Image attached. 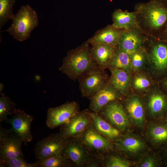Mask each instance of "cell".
Segmentation results:
<instances>
[{"label": "cell", "mask_w": 167, "mask_h": 167, "mask_svg": "<svg viewBox=\"0 0 167 167\" xmlns=\"http://www.w3.org/2000/svg\"><path fill=\"white\" fill-rule=\"evenodd\" d=\"M92 125V118L85 111H79L60 126L59 133L64 138H79Z\"/></svg>", "instance_id": "cell-8"}, {"label": "cell", "mask_w": 167, "mask_h": 167, "mask_svg": "<svg viewBox=\"0 0 167 167\" xmlns=\"http://www.w3.org/2000/svg\"><path fill=\"white\" fill-rule=\"evenodd\" d=\"M159 39L167 41V24Z\"/></svg>", "instance_id": "cell-34"}, {"label": "cell", "mask_w": 167, "mask_h": 167, "mask_svg": "<svg viewBox=\"0 0 167 167\" xmlns=\"http://www.w3.org/2000/svg\"><path fill=\"white\" fill-rule=\"evenodd\" d=\"M123 30L115 28L111 24L109 25L98 31L87 42L92 45L102 44L116 47Z\"/></svg>", "instance_id": "cell-16"}, {"label": "cell", "mask_w": 167, "mask_h": 167, "mask_svg": "<svg viewBox=\"0 0 167 167\" xmlns=\"http://www.w3.org/2000/svg\"><path fill=\"white\" fill-rule=\"evenodd\" d=\"M148 107L153 116L163 119L167 111V94L158 89L150 97Z\"/></svg>", "instance_id": "cell-19"}, {"label": "cell", "mask_w": 167, "mask_h": 167, "mask_svg": "<svg viewBox=\"0 0 167 167\" xmlns=\"http://www.w3.org/2000/svg\"><path fill=\"white\" fill-rule=\"evenodd\" d=\"M67 139L59 133L50 135L39 141L35 146L36 157L40 160L62 153Z\"/></svg>", "instance_id": "cell-10"}, {"label": "cell", "mask_w": 167, "mask_h": 167, "mask_svg": "<svg viewBox=\"0 0 167 167\" xmlns=\"http://www.w3.org/2000/svg\"><path fill=\"white\" fill-rule=\"evenodd\" d=\"M136 26L148 36L159 39L167 24V0H150L135 6Z\"/></svg>", "instance_id": "cell-1"}, {"label": "cell", "mask_w": 167, "mask_h": 167, "mask_svg": "<svg viewBox=\"0 0 167 167\" xmlns=\"http://www.w3.org/2000/svg\"><path fill=\"white\" fill-rule=\"evenodd\" d=\"M159 160H157L154 158L148 157L146 158L140 164L141 167H154L161 164Z\"/></svg>", "instance_id": "cell-33"}, {"label": "cell", "mask_w": 167, "mask_h": 167, "mask_svg": "<svg viewBox=\"0 0 167 167\" xmlns=\"http://www.w3.org/2000/svg\"><path fill=\"white\" fill-rule=\"evenodd\" d=\"M82 95L89 99L108 84L104 69L97 64L78 79Z\"/></svg>", "instance_id": "cell-5"}, {"label": "cell", "mask_w": 167, "mask_h": 167, "mask_svg": "<svg viewBox=\"0 0 167 167\" xmlns=\"http://www.w3.org/2000/svg\"><path fill=\"white\" fill-rule=\"evenodd\" d=\"M163 119L164 122L167 123V111L165 114Z\"/></svg>", "instance_id": "cell-37"}, {"label": "cell", "mask_w": 167, "mask_h": 167, "mask_svg": "<svg viewBox=\"0 0 167 167\" xmlns=\"http://www.w3.org/2000/svg\"><path fill=\"white\" fill-rule=\"evenodd\" d=\"M87 42L76 48L69 50L59 70L70 79L75 81L96 63L91 54Z\"/></svg>", "instance_id": "cell-2"}, {"label": "cell", "mask_w": 167, "mask_h": 167, "mask_svg": "<svg viewBox=\"0 0 167 167\" xmlns=\"http://www.w3.org/2000/svg\"><path fill=\"white\" fill-rule=\"evenodd\" d=\"M0 97V122L7 118L8 115H13L17 109L15 103L3 93L1 94Z\"/></svg>", "instance_id": "cell-28"}, {"label": "cell", "mask_w": 167, "mask_h": 167, "mask_svg": "<svg viewBox=\"0 0 167 167\" xmlns=\"http://www.w3.org/2000/svg\"><path fill=\"white\" fill-rule=\"evenodd\" d=\"M92 45L91 52L94 61L103 69L108 67L115 54L117 49L116 47L102 44H95Z\"/></svg>", "instance_id": "cell-18"}, {"label": "cell", "mask_w": 167, "mask_h": 167, "mask_svg": "<svg viewBox=\"0 0 167 167\" xmlns=\"http://www.w3.org/2000/svg\"><path fill=\"white\" fill-rule=\"evenodd\" d=\"M0 167H39L35 162L29 163L24 158L0 159Z\"/></svg>", "instance_id": "cell-29"}, {"label": "cell", "mask_w": 167, "mask_h": 167, "mask_svg": "<svg viewBox=\"0 0 167 167\" xmlns=\"http://www.w3.org/2000/svg\"><path fill=\"white\" fill-rule=\"evenodd\" d=\"M126 109L129 117L136 125L141 126L144 121V114L142 104L139 99L134 97L130 99L126 105Z\"/></svg>", "instance_id": "cell-23"}, {"label": "cell", "mask_w": 167, "mask_h": 167, "mask_svg": "<svg viewBox=\"0 0 167 167\" xmlns=\"http://www.w3.org/2000/svg\"><path fill=\"white\" fill-rule=\"evenodd\" d=\"M134 84L136 88L142 89L149 87L150 85V83L147 78L143 76H139L135 78Z\"/></svg>", "instance_id": "cell-32"}, {"label": "cell", "mask_w": 167, "mask_h": 167, "mask_svg": "<svg viewBox=\"0 0 167 167\" xmlns=\"http://www.w3.org/2000/svg\"><path fill=\"white\" fill-rule=\"evenodd\" d=\"M118 92L111 85L108 84L89 99L90 110L94 112L98 113L108 103L116 101L118 98Z\"/></svg>", "instance_id": "cell-15"}, {"label": "cell", "mask_w": 167, "mask_h": 167, "mask_svg": "<svg viewBox=\"0 0 167 167\" xmlns=\"http://www.w3.org/2000/svg\"><path fill=\"white\" fill-rule=\"evenodd\" d=\"M97 113L120 131H125L129 125L127 115L121 105L116 101L108 103Z\"/></svg>", "instance_id": "cell-12"}, {"label": "cell", "mask_w": 167, "mask_h": 167, "mask_svg": "<svg viewBox=\"0 0 167 167\" xmlns=\"http://www.w3.org/2000/svg\"><path fill=\"white\" fill-rule=\"evenodd\" d=\"M92 118V126L99 134L109 140L117 139L120 135L119 131L106 121L97 113L85 110Z\"/></svg>", "instance_id": "cell-17"}, {"label": "cell", "mask_w": 167, "mask_h": 167, "mask_svg": "<svg viewBox=\"0 0 167 167\" xmlns=\"http://www.w3.org/2000/svg\"><path fill=\"white\" fill-rule=\"evenodd\" d=\"M114 27L122 30H126L136 26L135 12L123 11L120 9L116 10L112 15Z\"/></svg>", "instance_id": "cell-20"}, {"label": "cell", "mask_w": 167, "mask_h": 167, "mask_svg": "<svg viewBox=\"0 0 167 167\" xmlns=\"http://www.w3.org/2000/svg\"><path fill=\"white\" fill-rule=\"evenodd\" d=\"M105 164L107 167H129L130 163L121 157L115 155H110L105 160Z\"/></svg>", "instance_id": "cell-31"}, {"label": "cell", "mask_w": 167, "mask_h": 167, "mask_svg": "<svg viewBox=\"0 0 167 167\" xmlns=\"http://www.w3.org/2000/svg\"><path fill=\"white\" fill-rule=\"evenodd\" d=\"M3 87V85L2 83H1L0 84V92H2V89H3V88L2 87Z\"/></svg>", "instance_id": "cell-38"}, {"label": "cell", "mask_w": 167, "mask_h": 167, "mask_svg": "<svg viewBox=\"0 0 167 167\" xmlns=\"http://www.w3.org/2000/svg\"><path fill=\"white\" fill-rule=\"evenodd\" d=\"M161 84L162 88L167 93V78L162 79Z\"/></svg>", "instance_id": "cell-35"}, {"label": "cell", "mask_w": 167, "mask_h": 167, "mask_svg": "<svg viewBox=\"0 0 167 167\" xmlns=\"http://www.w3.org/2000/svg\"><path fill=\"white\" fill-rule=\"evenodd\" d=\"M78 104L75 101L67 102L48 110L46 125L50 129L60 126L68 121L79 111Z\"/></svg>", "instance_id": "cell-11"}, {"label": "cell", "mask_w": 167, "mask_h": 167, "mask_svg": "<svg viewBox=\"0 0 167 167\" xmlns=\"http://www.w3.org/2000/svg\"><path fill=\"white\" fill-rule=\"evenodd\" d=\"M62 153L77 167H88L96 156L93 154L78 139L67 138Z\"/></svg>", "instance_id": "cell-7"}, {"label": "cell", "mask_w": 167, "mask_h": 167, "mask_svg": "<svg viewBox=\"0 0 167 167\" xmlns=\"http://www.w3.org/2000/svg\"><path fill=\"white\" fill-rule=\"evenodd\" d=\"M165 147L164 150V156L167 163V142L165 143Z\"/></svg>", "instance_id": "cell-36"}, {"label": "cell", "mask_w": 167, "mask_h": 167, "mask_svg": "<svg viewBox=\"0 0 167 167\" xmlns=\"http://www.w3.org/2000/svg\"><path fill=\"white\" fill-rule=\"evenodd\" d=\"M36 162L39 167H72L74 163L62 153L46 158L38 160Z\"/></svg>", "instance_id": "cell-24"}, {"label": "cell", "mask_w": 167, "mask_h": 167, "mask_svg": "<svg viewBox=\"0 0 167 167\" xmlns=\"http://www.w3.org/2000/svg\"><path fill=\"white\" fill-rule=\"evenodd\" d=\"M111 75L108 84L117 91L124 94L129 86L130 78L127 72L115 67L110 68Z\"/></svg>", "instance_id": "cell-22"}, {"label": "cell", "mask_w": 167, "mask_h": 167, "mask_svg": "<svg viewBox=\"0 0 167 167\" xmlns=\"http://www.w3.org/2000/svg\"><path fill=\"white\" fill-rule=\"evenodd\" d=\"M143 47L157 75L167 78V41L148 36Z\"/></svg>", "instance_id": "cell-4"}, {"label": "cell", "mask_w": 167, "mask_h": 167, "mask_svg": "<svg viewBox=\"0 0 167 167\" xmlns=\"http://www.w3.org/2000/svg\"><path fill=\"white\" fill-rule=\"evenodd\" d=\"M15 0H0V29L10 19L12 20L15 15L12 8Z\"/></svg>", "instance_id": "cell-27"}, {"label": "cell", "mask_w": 167, "mask_h": 167, "mask_svg": "<svg viewBox=\"0 0 167 167\" xmlns=\"http://www.w3.org/2000/svg\"><path fill=\"white\" fill-rule=\"evenodd\" d=\"M24 143L16 133L11 128L0 126V159L24 158L21 147Z\"/></svg>", "instance_id": "cell-6"}, {"label": "cell", "mask_w": 167, "mask_h": 167, "mask_svg": "<svg viewBox=\"0 0 167 167\" xmlns=\"http://www.w3.org/2000/svg\"><path fill=\"white\" fill-rule=\"evenodd\" d=\"M131 66V58L129 54L117 48L115 54L110 62L108 67H115L124 70L129 71Z\"/></svg>", "instance_id": "cell-25"}, {"label": "cell", "mask_w": 167, "mask_h": 167, "mask_svg": "<svg viewBox=\"0 0 167 167\" xmlns=\"http://www.w3.org/2000/svg\"><path fill=\"white\" fill-rule=\"evenodd\" d=\"M131 66L135 69L140 68L148 58L146 51L143 47L139 48L130 55Z\"/></svg>", "instance_id": "cell-30"}, {"label": "cell", "mask_w": 167, "mask_h": 167, "mask_svg": "<svg viewBox=\"0 0 167 167\" xmlns=\"http://www.w3.org/2000/svg\"><path fill=\"white\" fill-rule=\"evenodd\" d=\"M116 149L120 152L135 154L142 150L144 147L143 142L132 136H126L117 139L115 143Z\"/></svg>", "instance_id": "cell-21"}, {"label": "cell", "mask_w": 167, "mask_h": 167, "mask_svg": "<svg viewBox=\"0 0 167 167\" xmlns=\"http://www.w3.org/2000/svg\"><path fill=\"white\" fill-rule=\"evenodd\" d=\"M33 118L22 110L17 109L10 118H7L5 121L11 126V129L22 139L25 145L32 139L31 127Z\"/></svg>", "instance_id": "cell-14"}, {"label": "cell", "mask_w": 167, "mask_h": 167, "mask_svg": "<svg viewBox=\"0 0 167 167\" xmlns=\"http://www.w3.org/2000/svg\"><path fill=\"white\" fill-rule=\"evenodd\" d=\"M12 20L11 26L5 31L21 41L30 38L32 31L39 24L36 12L29 5H22Z\"/></svg>", "instance_id": "cell-3"}, {"label": "cell", "mask_w": 167, "mask_h": 167, "mask_svg": "<svg viewBox=\"0 0 167 167\" xmlns=\"http://www.w3.org/2000/svg\"><path fill=\"white\" fill-rule=\"evenodd\" d=\"M78 139L96 155L103 156L113 150V145L110 140L99 134L92 125Z\"/></svg>", "instance_id": "cell-9"}, {"label": "cell", "mask_w": 167, "mask_h": 167, "mask_svg": "<svg viewBox=\"0 0 167 167\" xmlns=\"http://www.w3.org/2000/svg\"><path fill=\"white\" fill-rule=\"evenodd\" d=\"M149 134L154 143L164 144L167 142V123L164 122L153 125L149 130Z\"/></svg>", "instance_id": "cell-26"}, {"label": "cell", "mask_w": 167, "mask_h": 167, "mask_svg": "<svg viewBox=\"0 0 167 167\" xmlns=\"http://www.w3.org/2000/svg\"><path fill=\"white\" fill-rule=\"evenodd\" d=\"M147 36L137 26L123 30L116 47L131 55L143 46Z\"/></svg>", "instance_id": "cell-13"}]
</instances>
